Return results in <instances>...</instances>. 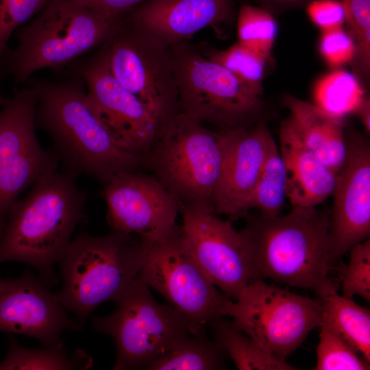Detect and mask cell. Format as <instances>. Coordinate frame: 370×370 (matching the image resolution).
<instances>
[{"label": "cell", "instance_id": "cell-1", "mask_svg": "<svg viewBox=\"0 0 370 370\" xmlns=\"http://www.w3.org/2000/svg\"><path fill=\"white\" fill-rule=\"evenodd\" d=\"M330 226L328 213L317 207L293 206L283 216H249L240 232L253 280L309 289L321 299L337 293L330 277L336 260Z\"/></svg>", "mask_w": 370, "mask_h": 370}, {"label": "cell", "instance_id": "cell-2", "mask_svg": "<svg viewBox=\"0 0 370 370\" xmlns=\"http://www.w3.org/2000/svg\"><path fill=\"white\" fill-rule=\"evenodd\" d=\"M25 84L37 92L36 125L49 135L64 171L106 184L118 173L134 171L143 162L115 142L89 106L80 77L51 81L31 77Z\"/></svg>", "mask_w": 370, "mask_h": 370}, {"label": "cell", "instance_id": "cell-3", "mask_svg": "<svg viewBox=\"0 0 370 370\" xmlns=\"http://www.w3.org/2000/svg\"><path fill=\"white\" fill-rule=\"evenodd\" d=\"M77 175L54 169L11 206L0 234V264L16 261L35 267L51 282L53 267L85 217V193Z\"/></svg>", "mask_w": 370, "mask_h": 370}, {"label": "cell", "instance_id": "cell-4", "mask_svg": "<svg viewBox=\"0 0 370 370\" xmlns=\"http://www.w3.org/2000/svg\"><path fill=\"white\" fill-rule=\"evenodd\" d=\"M122 21L76 0H52L34 20L16 30L18 45L7 51L1 67L16 83L25 84L38 70L58 71L99 47Z\"/></svg>", "mask_w": 370, "mask_h": 370}, {"label": "cell", "instance_id": "cell-5", "mask_svg": "<svg viewBox=\"0 0 370 370\" xmlns=\"http://www.w3.org/2000/svg\"><path fill=\"white\" fill-rule=\"evenodd\" d=\"M133 235L114 232L93 236L83 232L59 260L62 288L56 295L80 324L101 304L116 302L140 272L145 248Z\"/></svg>", "mask_w": 370, "mask_h": 370}, {"label": "cell", "instance_id": "cell-6", "mask_svg": "<svg viewBox=\"0 0 370 370\" xmlns=\"http://www.w3.org/2000/svg\"><path fill=\"white\" fill-rule=\"evenodd\" d=\"M227 143V130L213 131L178 112L163 125L144 158L178 204L212 206Z\"/></svg>", "mask_w": 370, "mask_h": 370}, {"label": "cell", "instance_id": "cell-7", "mask_svg": "<svg viewBox=\"0 0 370 370\" xmlns=\"http://www.w3.org/2000/svg\"><path fill=\"white\" fill-rule=\"evenodd\" d=\"M170 47L179 112L222 130L248 126L258 117L262 97L188 41Z\"/></svg>", "mask_w": 370, "mask_h": 370}, {"label": "cell", "instance_id": "cell-8", "mask_svg": "<svg viewBox=\"0 0 370 370\" xmlns=\"http://www.w3.org/2000/svg\"><path fill=\"white\" fill-rule=\"evenodd\" d=\"M140 273L106 317H93L95 329L116 347V370L147 369L190 334L185 317L173 306L158 303Z\"/></svg>", "mask_w": 370, "mask_h": 370}, {"label": "cell", "instance_id": "cell-9", "mask_svg": "<svg viewBox=\"0 0 370 370\" xmlns=\"http://www.w3.org/2000/svg\"><path fill=\"white\" fill-rule=\"evenodd\" d=\"M323 303L267 284L250 281L227 306L226 316L272 356L286 360L322 322Z\"/></svg>", "mask_w": 370, "mask_h": 370}, {"label": "cell", "instance_id": "cell-10", "mask_svg": "<svg viewBox=\"0 0 370 370\" xmlns=\"http://www.w3.org/2000/svg\"><path fill=\"white\" fill-rule=\"evenodd\" d=\"M140 241L145 257L140 274L185 317L190 334L202 332L206 324L226 316L232 300L218 291L201 269L179 228L161 241Z\"/></svg>", "mask_w": 370, "mask_h": 370}, {"label": "cell", "instance_id": "cell-11", "mask_svg": "<svg viewBox=\"0 0 370 370\" xmlns=\"http://www.w3.org/2000/svg\"><path fill=\"white\" fill-rule=\"evenodd\" d=\"M65 76H76L84 81L89 106L115 142L143 159L164 124L114 77L108 64L106 42L91 56L71 62Z\"/></svg>", "mask_w": 370, "mask_h": 370}, {"label": "cell", "instance_id": "cell-12", "mask_svg": "<svg viewBox=\"0 0 370 370\" xmlns=\"http://www.w3.org/2000/svg\"><path fill=\"white\" fill-rule=\"evenodd\" d=\"M106 45L108 64L114 77L164 125L179 112L170 45L123 21Z\"/></svg>", "mask_w": 370, "mask_h": 370}, {"label": "cell", "instance_id": "cell-13", "mask_svg": "<svg viewBox=\"0 0 370 370\" xmlns=\"http://www.w3.org/2000/svg\"><path fill=\"white\" fill-rule=\"evenodd\" d=\"M36 102V90L27 85L14 90L0 110V234L18 195L60 162L37 139Z\"/></svg>", "mask_w": 370, "mask_h": 370}, {"label": "cell", "instance_id": "cell-14", "mask_svg": "<svg viewBox=\"0 0 370 370\" xmlns=\"http://www.w3.org/2000/svg\"><path fill=\"white\" fill-rule=\"evenodd\" d=\"M182 216L181 238L212 283L236 300L253 280L249 260L241 232L217 217L212 205L179 204Z\"/></svg>", "mask_w": 370, "mask_h": 370}, {"label": "cell", "instance_id": "cell-15", "mask_svg": "<svg viewBox=\"0 0 370 370\" xmlns=\"http://www.w3.org/2000/svg\"><path fill=\"white\" fill-rule=\"evenodd\" d=\"M103 197L108 221L114 232L154 242L178 228L179 204L155 176L134 171L118 173L105 184Z\"/></svg>", "mask_w": 370, "mask_h": 370}, {"label": "cell", "instance_id": "cell-16", "mask_svg": "<svg viewBox=\"0 0 370 370\" xmlns=\"http://www.w3.org/2000/svg\"><path fill=\"white\" fill-rule=\"evenodd\" d=\"M345 159L336 174L330 217L334 258H340L370 234V144L352 133L345 137Z\"/></svg>", "mask_w": 370, "mask_h": 370}, {"label": "cell", "instance_id": "cell-17", "mask_svg": "<svg viewBox=\"0 0 370 370\" xmlns=\"http://www.w3.org/2000/svg\"><path fill=\"white\" fill-rule=\"evenodd\" d=\"M80 328L79 322L69 317L57 295L28 271L10 280L0 293V331L27 335L47 348L62 349V332Z\"/></svg>", "mask_w": 370, "mask_h": 370}, {"label": "cell", "instance_id": "cell-18", "mask_svg": "<svg viewBox=\"0 0 370 370\" xmlns=\"http://www.w3.org/2000/svg\"><path fill=\"white\" fill-rule=\"evenodd\" d=\"M227 143L212 202L216 214L232 219L247 216L273 137L264 121L226 129Z\"/></svg>", "mask_w": 370, "mask_h": 370}, {"label": "cell", "instance_id": "cell-19", "mask_svg": "<svg viewBox=\"0 0 370 370\" xmlns=\"http://www.w3.org/2000/svg\"><path fill=\"white\" fill-rule=\"evenodd\" d=\"M236 18L234 0H148L128 12L123 21L166 45L186 41L209 26Z\"/></svg>", "mask_w": 370, "mask_h": 370}, {"label": "cell", "instance_id": "cell-20", "mask_svg": "<svg viewBox=\"0 0 370 370\" xmlns=\"http://www.w3.org/2000/svg\"><path fill=\"white\" fill-rule=\"evenodd\" d=\"M279 137L286 169V196L292 206L316 207L332 196L336 173L304 147L286 119Z\"/></svg>", "mask_w": 370, "mask_h": 370}, {"label": "cell", "instance_id": "cell-21", "mask_svg": "<svg viewBox=\"0 0 370 370\" xmlns=\"http://www.w3.org/2000/svg\"><path fill=\"white\" fill-rule=\"evenodd\" d=\"M282 103L289 111L285 119L304 147L336 174L347 153L344 119L291 95H284Z\"/></svg>", "mask_w": 370, "mask_h": 370}, {"label": "cell", "instance_id": "cell-22", "mask_svg": "<svg viewBox=\"0 0 370 370\" xmlns=\"http://www.w3.org/2000/svg\"><path fill=\"white\" fill-rule=\"evenodd\" d=\"M322 322L370 362V312L352 298L333 293L321 299Z\"/></svg>", "mask_w": 370, "mask_h": 370}, {"label": "cell", "instance_id": "cell-23", "mask_svg": "<svg viewBox=\"0 0 370 370\" xmlns=\"http://www.w3.org/2000/svg\"><path fill=\"white\" fill-rule=\"evenodd\" d=\"M214 341L229 354L240 370H295L298 368L261 348L233 323L217 318L209 323Z\"/></svg>", "mask_w": 370, "mask_h": 370}, {"label": "cell", "instance_id": "cell-24", "mask_svg": "<svg viewBox=\"0 0 370 370\" xmlns=\"http://www.w3.org/2000/svg\"><path fill=\"white\" fill-rule=\"evenodd\" d=\"M225 352L204 331L182 338L167 353L153 361L150 370H214L224 368Z\"/></svg>", "mask_w": 370, "mask_h": 370}, {"label": "cell", "instance_id": "cell-25", "mask_svg": "<svg viewBox=\"0 0 370 370\" xmlns=\"http://www.w3.org/2000/svg\"><path fill=\"white\" fill-rule=\"evenodd\" d=\"M365 95V87L356 77L340 69L322 76L313 88L314 104L341 119L354 113Z\"/></svg>", "mask_w": 370, "mask_h": 370}, {"label": "cell", "instance_id": "cell-26", "mask_svg": "<svg viewBox=\"0 0 370 370\" xmlns=\"http://www.w3.org/2000/svg\"><path fill=\"white\" fill-rule=\"evenodd\" d=\"M197 47L207 58L226 69L253 92L262 96L263 80L270 57L238 41L223 50L203 43Z\"/></svg>", "mask_w": 370, "mask_h": 370}, {"label": "cell", "instance_id": "cell-27", "mask_svg": "<svg viewBox=\"0 0 370 370\" xmlns=\"http://www.w3.org/2000/svg\"><path fill=\"white\" fill-rule=\"evenodd\" d=\"M286 196V169L279 149L273 138L250 201V209L260 214L275 217L284 206Z\"/></svg>", "mask_w": 370, "mask_h": 370}, {"label": "cell", "instance_id": "cell-28", "mask_svg": "<svg viewBox=\"0 0 370 370\" xmlns=\"http://www.w3.org/2000/svg\"><path fill=\"white\" fill-rule=\"evenodd\" d=\"M92 364L90 356L82 350L70 356L63 348L29 349L12 339L8 355L0 362V369H86Z\"/></svg>", "mask_w": 370, "mask_h": 370}, {"label": "cell", "instance_id": "cell-29", "mask_svg": "<svg viewBox=\"0 0 370 370\" xmlns=\"http://www.w3.org/2000/svg\"><path fill=\"white\" fill-rule=\"evenodd\" d=\"M345 12V23L355 43L351 61L353 74L367 86L370 76V0H340Z\"/></svg>", "mask_w": 370, "mask_h": 370}, {"label": "cell", "instance_id": "cell-30", "mask_svg": "<svg viewBox=\"0 0 370 370\" xmlns=\"http://www.w3.org/2000/svg\"><path fill=\"white\" fill-rule=\"evenodd\" d=\"M236 19L238 42L270 57L278 31L274 16L259 6L244 4Z\"/></svg>", "mask_w": 370, "mask_h": 370}, {"label": "cell", "instance_id": "cell-31", "mask_svg": "<svg viewBox=\"0 0 370 370\" xmlns=\"http://www.w3.org/2000/svg\"><path fill=\"white\" fill-rule=\"evenodd\" d=\"M316 370H367L369 362L324 323L319 327Z\"/></svg>", "mask_w": 370, "mask_h": 370}, {"label": "cell", "instance_id": "cell-32", "mask_svg": "<svg viewBox=\"0 0 370 370\" xmlns=\"http://www.w3.org/2000/svg\"><path fill=\"white\" fill-rule=\"evenodd\" d=\"M348 264L342 275V295H358L370 301V241L354 245L350 250Z\"/></svg>", "mask_w": 370, "mask_h": 370}, {"label": "cell", "instance_id": "cell-33", "mask_svg": "<svg viewBox=\"0 0 370 370\" xmlns=\"http://www.w3.org/2000/svg\"><path fill=\"white\" fill-rule=\"evenodd\" d=\"M52 0H0V67L12 33Z\"/></svg>", "mask_w": 370, "mask_h": 370}, {"label": "cell", "instance_id": "cell-34", "mask_svg": "<svg viewBox=\"0 0 370 370\" xmlns=\"http://www.w3.org/2000/svg\"><path fill=\"white\" fill-rule=\"evenodd\" d=\"M319 52L331 66L338 67L351 62L355 52L353 38L343 27L322 31L319 43Z\"/></svg>", "mask_w": 370, "mask_h": 370}, {"label": "cell", "instance_id": "cell-35", "mask_svg": "<svg viewBox=\"0 0 370 370\" xmlns=\"http://www.w3.org/2000/svg\"><path fill=\"white\" fill-rule=\"evenodd\" d=\"M310 20L322 31L341 27L345 12L340 0H312L306 5Z\"/></svg>", "mask_w": 370, "mask_h": 370}, {"label": "cell", "instance_id": "cell-36", "mask_svg": "<svg viewBox=\"0 0 370 370\" xmlns=\"http://www.w3.org/2000/svg\"><path fill=\"white\" fill-rule=\"evenodd\" d=\"M81 5L106 16L123 18L131 10L148 0H76Z\"/></svg>", "mask_w": 370, "mask_h": 370}, {"label": "cell", "instance_id": "cell-37", "mask_svg": "<svg viewBox=\"0 0 370 370\" xmlns=\"http://www.w3.org/2000/svg\"><path fill=\"white\" fill-rule=\"evenodd\" d=\"M258 6L274 15L306 5L312 0H254Z\"/></svg>", "mask_w": 370, "mask_h": 370}, {"label": "cell", "instance_id": "cell-38", "mask_svg": "<svg viewBox=\"0 0 370 370\" xmlns=\"http://www.w3.org/2000/svg\"><path fill=\"white\" fill-rule=\"evenodd\" d=\"M354 114L363 125L366 134L369 136L370 134V98L369 96L365 95L363 97Z\"/></svg>", "mask_w": 370, "mask_h": 370}, {"label": "cell", "instance_id": "cell-39", "mask_svg": "<svg viewBox=\"0 0 370 370\" xmlns=\"http://www.w3.org/2000/svg\"><path fill=\"white\" fill-rule=\"evenodd\" d=\"M10 280H1L0 279V293L3 291L8 286Z\"/></svg>", "mask_w": 370, "mask_h": 370}, {"label": "cell", "instance_id": "cell-40", "mask_svg": "<svg viewBox=\"0 0 370 370\" xmlns=\"http://www.w3.org/2000/svg\"><path fill=\"white\" fill-rule=\"evenodd\" d=\"M9 98L4 97L1 93H0V106H4L6 104V103L8 101Z\"/></svg>", "mask_w": 370, "mask_h": 370}]
</instances>
